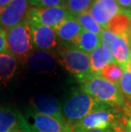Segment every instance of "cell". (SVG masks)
Returning <instances> with one entry per match:
<instances>
[{
  "instance_id": "cell-7",
  "label": "cell",
  "mask_w": 131,
  "mask_h": 132,
  "mask_svg": "<svg viewBox=\"0 0 131 132\" xmlns=\"http://www.w3.org/2000/svg\"><path fill=\"white\" fill-rule=\"evenodd\" d=\"M28 0H13L0 10V29L9 30L26 20L29 10Z\"/></svg>"
},
{
  "instance_id": "cell-22",
  "label": "cell",
  "mask_w": 131,
  "mask_h": 132,
  "mask_svg": "<svg viewBox=\"0 0 131 132\" xmlns=\"http://www.w3.org/2000/svg\"><path fill=\"white\" fill-rule=\"evenodd\" d=\"M123 75V69L116 63H110L100 72L99 76L111 83L118 85Z\"/></svg>"
},
{
  "instance_id": "cell-17",
  "label": "cell",
  "mask_w": 131,
  "mask_h": 132,
  "mask_svg": "<svg viewBox=\"0 0 131 132\" xmlns=\"http://www.w3.org/2000/svg\"><path fill=\"white\" fill-rule=\"evenodd\" d=\"M131 27V14L121 11L108 22L105 29L118 36L126 34Z\"/></svg>"
},
{
  "instance_id": "cell-23",
  "label": "cell",
  "mask_w": 131,
  "mask_h": 132,
  "mask_svg": "<svg viewBox=\"0 0 131 132\" xmlns=\"http://www.w3.org/2000/svg\"><path fill=\"white\" fill-rule=\"evenodd\" d=\"M101 38V44L108 50L111 54H114L117 46L119 42V36L114 34V33L109 32L107 29H103L102 32L100 35ZM114 56V55H113Z\"/></svg>"
},
{
  "instance_id": "cell-28",
  "label": "cell",
  "mask_w": 131,
  "mask_h": 132,
  "mask_svg": "<svg viewBox=\"0 0 131 132\" xmlns=\"http://www.w3.org/2000/svg\"><path fill=\"white\" fill-rule=\"evenodd\" d=\"M123 11L131 14V0H116Z\"/></svg>"
},
{
  "instance_id": "cell-10",
  "label": "cell",
  "mask_w": 131,
  "mask_h": 132,
  "mask_svg": "<svg viewBox=\"0 0 131 132\" xmlns=\"http://www.w3.org/2000/svg\"><path fill=\"white\" fill-rule=\"evenodd\" d=\"M121 11L116 0H94L89 10V12L103 29L106 28L111 18Z\"/></svg>"
},
{
  "instance_id": "cell-34",
  "label": "cell",
  "mask_w": 131,
  "mask_h": 132,
  "mask_svg": "<svg viewBox=\"0 0 131 132\" xmlns=\"http://www.w3.org/2000/svg\"><path fill=\"white\" fill-rule=\"evenodd\" d=\"M127 69L131 72V56L129 59V64H128V67H127Z\"/></svg>"
},
{
  "instance_id": "cell-5",
  "label": "cell",
  "mask_w": 131,
  "mask_h": 132,
  "mask_svg": "<svg viewBox=\"0 0 131 132\" xmlns=\"http://www.w3.org/2000/svg\"><path fill=\"white\" fill-rule=\"evenodd\" d=\"M127 113L128 109L106 106L89 113L74 126V129L80 128L84 130L109 129L121 119H125Z\"/></svg>"
},
{
  "instance_id": "cell-32",
  "label": "cell",
  "mask_w": 131,
  "mask_h": 132,
  "mask_svg": "<svg viewBox=\"0 0 131 132\" xmlns=\"http://www.w3.org/2000/svg\"><path fill=\"white\" fill-rule=\"evenodd\" d=\"M126 37H127L128 43H129V45L130 50H131V27H130V28L129 29V31H128L127 33H126Z\"/></svg>"
},
{
  "instance_id": "cell-33",
  "label": "cell",
  "mask_w": 131,
  "mask_h": 132,
  "mask_svg": "<svg viewBox=\"0 0 131 132\" xmlns=\"http://www.w3.org/2000/svg\"><path fill=\"white\" fill-rule=\"evenodd\" d=\"M129 119H128V122H127V125H126V128L128 130H130L131 131V108L129 109Z\"/></svg>"
},
{
  "instance_id": "cell-12",
  "label": "cell",
  "mask_w": 131,
  "mask_h": 132,
  "mask_svg": "<svg viewBox=\"0 0 131 132\" xmlns=\"http://www.w3.org/2000/svg\"><path fill=\"white\" fill-rule=\"evenodd\" d=\"M33 125L37 132H73V127L67 122H61L54 117L40 113H32Z\"/></svg>"
},
{
  "instance_id": "cell-15",
  "label": "cell",
  "mask_w": 131,
  "mask_h": 132,
  "mask_svg": "<svg viewBox=\"0 0 131 132\" xmlns=\"http://www.w3.org/2000/svg\"><path fill=\"white\" fill-rule=\"evenodd\" d=\"M17 59L6 50L0 54V85L12 79L17 69Z\"/></svg>"
},
{
  "instance_id": "cell-19",
  "label": "cell",
  "mask_w": 131,
  "mask_h": 132,
  "mask_svg": "<svg viewBox=\"0 0 131 132\" xmlns=\"http://www.w3.org/2000/svg\"><path fill=\"white\" fill-rule=\"evenodd\" d=\"M113 55L116 64H118L123 70L127 68L131 56V50L128 43L126 34L119 36L118 44L114 51Z\"/></svg>"
},
{
  "instance_id": "cell-25",
  "label": "cell",
  "mask_w": 131,
  "mask_h": 132,
  "mask_svg": "<svg viewBox=\"0 0 131 132\" xmlns=\"http://www.w3.org/2000/svg\"><path fill=\"white\" fill-rule=\"evenodd\" d=\"M30 7L34 8H50L64 6L65 0H30L28 1Z\"/></svg>"
},
{
  "instance_id": "cell-4",
  "label": "cell",
  "mask_w": 131,
  "mask_h": 132,
  "mask_svg": "<svg viewBox=\"0 0 131 132\" xmlns=\"http://www.w3.org/2000/svg\"><path fill=\"white\" fill-rule=\"evenodd\" d=\"M7 50L17 60L25 62L33 50L28 21L24 20L6 32Z\"/></svg>"
},
{
  "instance_id": "cell-18",
  "label": "cell",
  "mask_w": 131,
  "mask_h": 132,
  "mask_svg": "<svg viewBox=\"0 0 131 132\" xmlns=\"http://www.w3.org/2000/svg\"><path fill=\"white\" fill-rule=\"evenodd\" d=\"M24 117L17 110L10 108L0 109V132H10Z\"/></svg>"
},
{
  "instance_id": "cell-36",
  "label": "cell",
  "mask_w": 131,
  "mask_h": 132,
  "mask_svg": "<svg viewBox=\"0 0 131 132\" xmlns=\"http://www.w3.org/2000/svg\"><path fill=\"white\" fill-rule=\"evenodd\" d=\"M126 129H127V128H126ZM128 131H129V132H131V131H130V130H128Z\"/></svg>"
},
{
  "instance_id": "cell-14",
  "label": "cell",
  "mask_w": 131,
  "mask_h": 132,
  "mask_svg": "<svg viewBox=\"0 0 131 132\" xmlns=\"http://www.w3.org/2000/svg\"><path fill=\"white\" fill-rule=\"evenodd\" d=\"M91 70L93 74L99 75L103 69L110 63H115L113 55L101 44L90 54Z\"/></svg>"
},
{
  "instance_id": "cell-21",
  "label": "cell",
  "mask_w": 131,
  "mask_h": 132,
  "mask_svg": "<svg viewBox=\"0 0 131 132\" xmlns=\"http://www.w3.org/2000/svg\"><path fill=\"white\" fill-rule=\"evenodd\" d=\"M94 1V0H65L64 7H66L74 17L78 14L88 11Z\"/></svg>"
},
{
  "instance_id": "cell-20",
  "label": "cell",
  "mask_w": 131,
  "mask_h": 132,
  "mask_svg": "<svg viewBox=\"0 0 131 132\" xmlns=\"http://www.w3.org/2000/svg\"><path fill=\"white\" fill-rule=\"evenodd\" d=\"M74 18L77 20L83 30L93 32L97 35H101L102 32L103 28L95 21L91 14L89 12V10L78 14L77 15L74 16Z\"/></svg>"
},
{
  "instance_id": "cell-26",
  "label": "cell",
  "mask_w": 131,
  "mask_h": 132,
  "mask_svg": "<svg viewBox=\"0 0 131 132\" xmlns=\"http://www.w3.org/2000/svg\"><path fill=\"white\" fill-rule=\"evenodd\" d=\"M31 129H32V126L29 125V123H27V121L24 118V119L10 132H30Z\"/></svg>"
},
{
  "instance_id": "cell-35",
  "label": "cell",
  "mask_w": 131,
  "mask_h": 132,
  "mask_svg": "<svg viewBox=\"0 0 131 132\" xmlns=\"http://www.w3.org/2000/svg\"><path fill=\"white\" fill-rule=\"evenodd\" d=\"M31 126H32V125H31ZM30 132H37V131H36L35 130H34V129H33L32 127V129H31V131Z\"/></svg>"
},
{
  "instance_id": "cell-13",
  "label": "cell",
  "mask_w": 131,
  "mask_h": 132,
  "mask_svg": "<svg viewBox=\"0 0 131 132\" xmlns=\"http://www.w3.org/2000/svg\"><path fill=\"white\" fill-rule=\"evenodd\" d=\"M56 36L65 43L72 44L76 39L83 29L73 16L62 21L54 28Z\"/></svg>"
},
{
  "instance_id": "cell-24",
  "label": "cell",
  "mask_w": 131,
  "mask_h": 132,
  "mask_svg": "<svg viewBox=\"0 0 131 132\" xmlns=\"http://www.w3.org/2000/svg\"><path fill=\"white\" fill-rule=\"evenodd\" d=\"M118 86L127 103L131 102V72L127 68L123 70V75Z\"/></svg>"
},
{
  "instance_id": "cell-29",
  "label": "cell",
  "mask_w": 131,
  "mask_h": 132,
  "mask_svg": "<svg viewBox=\"0 0 131 132\" xmlns=\"http://www.w3.org/2000/svg\"><path fill=\"white\" fill-rule=\"evenodd\" d=\"M7 50L6 31L0 29V54Z\"/></svg>"
},
{
  "instance_id": "cell-27",
  "label": "cell",
  "mask_w": 131,
  "mask_h": 132,
  "mask_svg": "<svg viewBox=\"0 0 131 132\" xmlns=\"http://www.w3.org/2000/svg\"><path fill=\"white\" fill-rule=\"evenodd\" d=\"M127 122L128 120H126V118L121 119L111 128V132H129L126 129Z\"/></svg>"
},
{
  "instance_id": "cell-37",
  "label": "cell",
  "mask_w": 131,
  "mask_h": 132,
  "mask_svg": "<svg viewBox=\"0 0 131 132\" xmlns=\"http://www.w3.org/2000/svg\"><path fill=\"white\" fill-rule=\"evenodd\" d=\"M28 1H30V0H28Z\"/></svg>"
},
{
  "instance_id": "cell-6",
  "label": "cell",
  "mask_w": 131,
  "mask_h": 132,
  "mask_svg": "<svg viewBox=\"0 0 131 132\" xmlns=\"http://www.w3.org/2000/svg\"><path fill=\"white\" fill-rule=\"evenodd\" d=\"M72 17L71 13L64 6L50 8L30 7L27 15L29 21L44 25L54 29L65 20Z\"/></svg>"
},
{
  "instance_id": "cell-1",
  "label": "cell",
  "mask_w": 131,
  "mask_h": 132,
  "mask_svg": "<svg viewBox=\"0 0 131 132\" xmlns=\"http://www.w3.org/2000/svg\"><path fill=\"white\" fill-rule=\"evenodd\" d=\"M82 90L96 101L111 108L128 109V103L118 85L111 83L99 75H94L81 83Z\"/></svg>"
},
{
  "instance_id": "cell-30",
  "label": "cell",
  "mask_w": 131,
  "mask_h": 132,
  "mask_svg": "<svg viewBox=\"0 0 131 132\" xmlns=\"http://www.w3.org/2000/svg\"><path fill=\"white\" fill-rule=\"evenodd\" d=\"M73 132H111V128L104 129V130H99V129H94V130H84V129L75 128Z\"/></svg>"
},
{
  "instance_id": "cell-3",
  "label": "cell",
  "mask_w": 131,
  "mask_h": 132,
  "mask_svg": "<svg viewBox=\"0 0 131 132\" xmlns=\"http://www.w3.org/2000/svg\"><path fill=\"white\" fill-rule=\"evenodd\" d=\"M58 61L80 83L94 76L91 70L90 55L72 46L63 48L60 51Z\"/></svg>"
},
{
  "instance_id": "cell-9",
  "label": "cell",
  "mask_w": 131,
  "mask_h": 132,
  "mask_svg": "<svg viewBox=\"0 0 131 132\" xmlns=\"http://www.w3.org/2000/svg\"><path fill=\"white\" fill-rule=\"evenodd\" d=\"M58 58L51 51L33 50L25 61L30 71L37 73H50L57 67Z\"/></svg>"
},
{
  "instance_id": "cell-8",
  "label": "cell",
  "mask_w": 131,
  "mask_h": 132,
  "mask_svg": "<svg viewBox=\"0 0 131 132\" xmlns=\"http://www.w3.org/2000/svg\"><path fill=\"white\" fill-rule=\"evenodd\" d=\"M28 23L33 50L50 51V50L56 47L57 36L54 29L33 21H28Z\"/></svg>"
},
{
  "instance_id": "cell-11",
  "label": "cell",
  "mask_w": 131,
  "mask_h": 132,
  "mask_svg": "<svg viewBox=\"0 0 131 132\" xmlns=\"http://www.w3.org/2000/svg\"><path fill=\"white\" fill-rule=\"evenodd\" d=\"M30 105L37 113L48 115L59 119L61 122H66L61 113V108L57 100L51 95H38L33 96L30 100Z\"/></svg>"
},
{
  "instance_id": "cell-16",
  "label": "cell",
  "mask_w": 131,
  "mask_h": 132,
  "mask_svg": "<svg viewBox=\"0 0 131 132\" xmlns=\"http://www.w3.org/2000/svg\"><path fill=\"white\" fill-rule=\"evenodd\" d=\"M101 45L100 35L83 30L75 40L70 44V46L83 51L90 55L97 47Z\"/></svg>"
},
{
  "instance_id": "cell-31",
  "label": "cell",
  "mask_w": 131,
  "mask_h": 132,
  "mask_svg": "<svg viewBox=\"0 0 131 132\" xmlns=\"http://www.w3.org/2000/svg\"><path fill=\"white\" fill-rule=\"evenodd\" d=\"M13 0H0V10L4 8L5 6H7L8 4H10Z\"/></svg>"
},
{
  "instance_id": "cell-2",
  "label": "cell",
  "mask_w": 131,
  "mask_h": 132,
  "mask_svg": "<svg viewBox=\"0 0 131 132\" xmlns=\"http://www.w3.org/2000/svg\"><path fill=\"white\" fill-rule=\"evenodd\" d=\"M106 106H110L99 102L83 90L74 91L61 106V113L66 122L74 127L81 119L91 112Z\"/></svg>"
}]
</instances>
